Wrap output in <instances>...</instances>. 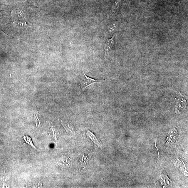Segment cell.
<instances>
[{
    "label": "cell",
    "instance_id": "1",
    "mask_svg": "<svg viewBox=\"0 0 188 188\" xmlns=\"http://www.w3.org/2000/svg\"><path fill=\"white\" fill-rule=\"evenodd\" d=\"M14 11V12L13 11L12 16L14 19V23L15 25L20 28L24 27L25 26H27L24 14L22 11L18 10Z\"/></svg>",
    "mask_w": 188,
    "mask_h": 188
},
{
    "label": "cell",
    "instance_id": "2",
    "mask_svg": "<svg viewBox=\"0 0 188 188\" xmlns=\"http://www.w3.org/2000/svg\"><path fill=\"white\" fill-rule=\"evenodd\" d=\"M83 74L82 75L81 80L80 82V87L82 90H84L95 83L100 82L103 80H95L90 78L86 75L83 70Z\"/></svg>",
    "mask_w": 188,
    "mask_h": 188
},
{
    "label": "cell",
    "instance_id": "3",
    "mask_svg": "<svg viewBox=\"0 0 188 188\" xmlns=\"http://www.w3.org/2000/svg\"><path fill=\"white\" fill-rule=\"evenodd\" d=\"M168 133L167 136V144L172 145L175 144L177 140L178 135L176 130L174 131Z\"/></svg>",
    "mask_w": 188,
    "mask_h": 188
},
{
    "label": "cell",
    "instance_id": "4",
    "mask_svg": "<svg viewBox=\"0 0 188 188\" xmlns=\"http://www.w3.org/2000/svg\"><path fill=\"white\" fill-rule=\"evenodd\" d=\"M114 38V37L113 36L111 38L108 39L106 41L104 46L105 54L106 56L108 55L109 53L111 50L113 46Z\"/></svg>",
    "mask_w": 188,
    "mask_h": 188
},
{
    "label": "cell",
    "instance_id": "5",
    "mask_svg": "<svg viewBox=\"0 0 188 188\" xmlns=\"http://www.w3.org/2000/svg\"><path fill=\"white\" fill-rule=\"evenodd\" d=\"M87 134L90 137V138L91 139V140L93 141V142L96 144L97 145L99 146H101V144L100 142H99V141L98 140L97 138L94 135L93 133H92L91 132H90L89 130H87Z\"/></svg>",
    "mask_w": 188,
    "mask_h": 188
},
{
    "label": "cell",
    "instance_id": "6",
    "mask_svg": "<svg viewBox=\"0 0 188 188\" xmlns=\"http://www.w3.org/2000/svg\"><path fill=\"white\" fill-rule=\"evenodd\" d=\"M121 0H117L113 5L112 7V10L113 12H116L119 8L120 4L121 3Z\"/></svg>",
    "mask_w": 188,
    "mask_h": 188
},
{
    "label": "cell",
    "instance_id": "7",
    "mask_svg": "<svg viewBox=\"0 0 188 188\" xmlns=\"http://www.w3.org/2000/svg\"><path fill=\"white\" fill-rule=\"evenodd\" d=\"M23 138L26 143H27L29 144V145L35 148V149H36V147L33 144L31 137H30L28 136H24L23 137Z\"/></svg>",
    "mask_w": 188,
    "mask_h": 188
},
{
    "label": "cell",
    "instance_id": "8",
    "mask_svg": "<svg viewBox=\"0 0 188 188\" xmlns=\"http://www.w3.org/2000/svg\"><path fill=\"white\" fill-rule=\"evenodd\" d=\"M62 123L64 127H65L66 130L67 131H71V132H72L73 129L72 128V125H71V126H70V125H69V124L63 123V122H62Z\"/></svg>",
    "mask_w": 188,
    "mask_h": 188
},
{
    "label": "cell",
    "instance_id": "9",
    "mask_svg": "<svg viewBox=\"0 0 188 188\" xmlns=\"http://www.w3.org/2000/svg\"><path fill=\"white\" fill-rule=\"evenodd\" d=\"M117 25V22H115L113 24L111 25L108 28V31L109 33H112L113 31H114V30L115 29L116 25Z\"/></svg>",
    "mask_w": 188,
    "mask_h": 188
}]
</instances>
